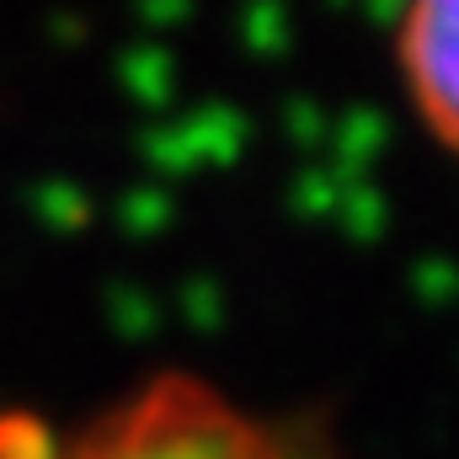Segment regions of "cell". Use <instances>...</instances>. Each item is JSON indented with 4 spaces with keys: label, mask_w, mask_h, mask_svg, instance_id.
<instances>
[{
    "label": "cell",
    "mask_w": 459,
    "mask_h": 459,
    "mask_svg": "<svg viewBox=\"0 0 459 459\" xmlns=\"http://www.w3.org/2000/svg\"><path fill=\"white\" fill-rule=\"evenodd\" d=\"M0 459H342L332 433L305 417H273L204 374H155L102 411L48 422L0 417Z\"/></svg>",
    "instance_id": "1"
},
{
    "label": "cell",
    "mask_w": 459,
    "mask_h": 459,
    "mask_svg": "<svg viewBox=\"0 0 459 459\" xmlns=\"http://www.w3.org/2000/svg\"><path fill=\"white\" fill-rule=\"evenodd\" d=\"M390 65L422 134L459 160V0H417L395 16Z\"/></svg>",
    "instance_id": "2"
}]
</instances>
